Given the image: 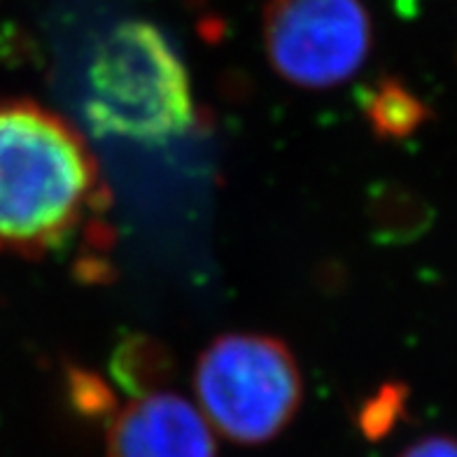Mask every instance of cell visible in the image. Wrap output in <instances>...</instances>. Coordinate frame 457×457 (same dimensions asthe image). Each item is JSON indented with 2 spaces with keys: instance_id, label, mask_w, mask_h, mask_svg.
<instances>
[{
  "instance_id": "obj_6",
  "label": "cell",
  "mask_w": 457,
  "mask_h": 457,
  "mask_svg": "<svg viewBox=\"0 0 457 457\" xmlns=\"http://www.w3.org/2000/svg\"><path fill=\"white\" fill-rule=\"evenodd\" d=\"M108 369L114 386L129 397L140 399L170 386L178 373V360L162 338L133 331L114 345Z\"/></svg>"
},
{
  "instance_id": "obj_9",
  "label": "cell",
  "mask_w": 457,
  "mask_h": 457,
  "mask_svg": "<svg viewBox=\"0 0 457 457\" xmlns=\"http://www.w3.org/2000/svg\"><path fill=\"white\" fill-rule=\"evenodd\" d=\"M63 386L71 409L85 420H108L117 413V397L112 387L98 376L79 364L63 367Z\"/></svg>"
},
{
  "instance_id": "obj_4",
  "label": "cell",
  "mask_w": 457,
  "mask_h": 457,
  "mask_svg": "<svg viewBox=\"0 0 457 457\" xmlns=\"http://www.w3.org/2000/svg\"><path fill=\"white\" fill-rule=\"evenodd\" d=\"M371 37L361 0H269L264 7L269 63L301 89H331L355 78Z\"/></svg>"
},
{
  "instance_id": "obj_5",
  "label": "cell",
  "mask_w": 457,
  "mask_h": 457,
  "mask_svg": "<svg viewBox=\"0 0 457 457\" xmlns=\"http://www.w3.org/2000/svg\"><path fill=\"white\" fill-rule=\"evenodd\" d=\"M108 457H217L212 428L175 392L133 399L110 418Z\"/></svg>"
},
{
  "instance_id": "obj_3",
  "label": "cell",
  "mask_w": 457,
  "mask_h": 457,
  "mask_svg": "<svg viewBox=\"0 0 457 457\" xmlns=\"http://www.w3.org/2000/svg\"><path fill=\"white\" fill-rule=\"evenodd\" d=\"M194 392L212 429L236 444L259 445L295 420L303 380L287 343L269 334L231 331L199 355Z\"/></svg>"
},
{
  "instance_id": "obj_2",
  "label": "cell",
  "mask_w": 457,
  "mask_h": 457,
  "mask_svg": "<svg viewBox=\"0 0 457 457\" xmlns=\"http://www.w3.org/2000/svg\"><path fill=\"white\" fill-rule=\"evenodd\" d=\"M82 110L96 136L136 143H169L196 124L185 61L163 30L145 19H124L98 40L87 66Z\"/></svg>"
},
{
  "instance_id": "obj_1",
  "label": "cell",
  "mask_w": 457,
  "mask_h": 457,
  "mask_svg": "<svg viewBox=\"0 0 457 457\" xmlns=\"http://www.w3.org/2000/svg\"><path fill=\"white\" fill-rule=\"evenodd\" d=\"M112 196L82 133L30 98H0V254L43 259L101 222Z\"/></svg>"
},
{
  "instance_id": "obj_11",
  "label": "cell",
  "mask_w": 457,
  "mask_h": 457,
  "mask_svg": "<svg viewBox=\"0 0 457 457\" xmlns=\"http://www.w3.org/2000/svg\"><path fill=\"white\" fill-rule=\"evenodd\" d=\"M399 457H457V436L434 434L411 444Z\"/></svg>"
},
{
  "instance_id": "obj_10",
  "label": "cell",
  "mask_w": 457,
  "mask_h": 457,
  "mask_svg": "<svg viewBox=\"0 0 457 457\" xmlns=\"http://www.w3.org/2000/svg\"><path fill=\"white\" fill-rule=\"evenodd\" d=\"M403 402H406V390L397 383H387V386L380 387L376 397H371L361 406L360 428L364 429L367 436L378 439V436L390 432L392 425L397 422L403 411Z\"/></svg>"
},
{
  "instance_id": "obj_8",
  "label": "cell",
  "mask_w": 457,
  "mask_h": 457,
  "mask_svg": "<svg viewBox=\"0 0 457 457\" xmlns=\"http://www.w3.org/2000/svg\"><path fill=\"white\" fill-rule=\"evenodd\" d=\"M369 227L378 243L411 241L428 227V208L399 185H376L367 201Z\"/></svg>"
},
{
  "instance_id": "obj_12",
  "label": "cell",
  "mask_w": 457,
  "mask_h": 457,
  "mask_svg": "<svg viewBox=\"0 0 457 457\" xmlns=\"http://www.w3.org/2000/svg\"><path fill=\"white\" fill-rule=\"evenodd\" d=\"M395 5L402 14H413V7H415V0H395Z\"/></svg>"
},
{
  "instance_id": "obj_7",
  "label": "cell",
  "mask_w": 457,
  "mask_h": 457,
  "mask_svg": "<svg viewBox=\"0 0 457 457\" xmlns=\"http://www.w3.org/2000/svg\"><path fill=\"white\" fill-rule=\"evenodd\" d=\"M357 105L369 129L380 140L413 136L429 120V108L397 78H378L360 87Z\"/></svg>"
}]
</instances>
